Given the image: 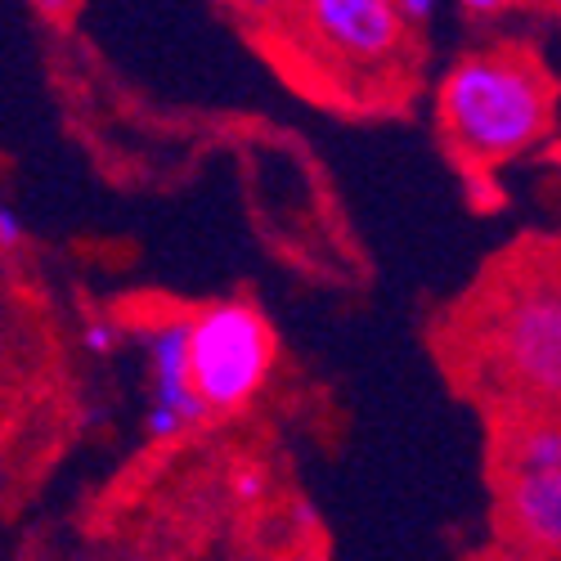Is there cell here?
<instances>
[{
    "label": "cell",
    "mask_w": 561,
    "mask_h": 561,
    "mask_svg": "<svg viewBox=\"0 0 561 561\" xmlns=\"http://www.w3.org/2000/svg\"><path fill=\"white\" fill-rule=\"evenodd\" d=\"M436 126L462 171H499L557 130V81L522 41L462 55L436 90Z\"/></svg>",
    "instance_id": "6da1fadb"
},
{
    "label": "cell",
    "mask_w": 561,
    "mask_h": 561,
    "mask_svg": "<svg viewBox=\"0 0 561 561\" xmlns=\"http://www.w3.org/2000/svg\"><path fill=\"white\" fill-rule=\"evenodd\" d=\"M485 382L512 413H561V261L539 252L512 265L477 323Z\"/></svg>",
    "instance_id": "7a4b0ae2"
},
{
    "label": "cell",
    "mask_w": 561,
    "mask_h": 561,
    "mask_svg": "<svg viewBox=\"0 0 561 561\" xmlns=\"http://www.w3.org/2000/svg\"><path fill=\"white\" fill-rule=\"evenodd\" d=\"M194 323V382L211 413H239L274 373V333L256 306L216 301Z\"/></svg>",
    "instance_id": "3957f363"
},
{
    "label": "cell",
    "mask_w": 561,
    "mask_h": 561,
    "mask_svg": "<svg viewBox=\"0 0 561 561\" xmlns=\"http://www.w3.org/2000/svg\"><path fill=\"white\" fill-rule=\"evenodd\" d=\"M139 342L149 351L153 400L145 409V436L167 445L203 427L211 409L194 382V323L190 314H162L139 323Z\"/></svg>",
    "instance_id": "277c9868"
},
{
    "label": "cell",
    "mask_w": 561,
    "mask_h": 561,
    "mask_svg": "<svg viewBox=\"0 0 561 561\" xmlns=\"http://www.w3.org/2000/svg\"><path fill=\"white\" fill-rule=\"evenodd\" d=\"M297 14L319 50L355 72H387L409 45L396 0H297Z\"/></svg>",
    "instance_id": "5b68a950"
},
{
    "label": "cell",
    "mask_w": 561,
    "mask_h": 561,
    "mask_svg": "<svg viewBox=\"0 0 561 561\" xmlns=\"http://www.w3.org/2000/svg\"><path fill=\"white\" fill-rule=\"evenodd\" d=\"M499 539L512 557H561V467H507Z\"/></svg>",
    "instance_id": "8992f818"
},
{
    "label": "cell",
    "mask_w": 561,
    "mask_h": 561,
    "mask_svg": "<svg viewBox=\"0 0 561 561\" xmlns=\"http://www.w3.org/2000/svg\"><path fill=\"white\" fill-rule=\"evenodd\" d=\"M507 467H561V413H517L503 432L499 472Z\"/></svg>",
    "instance_id": "52a82bcc"
},
{
    "label": "cell",
    "mask_w": 561,
    "mask_h": 561,
    "mask_svg": "<svg viewBox=\"0 0 561 561\" xmlns=\"http://www.w3.org/2000/svg\"><path fill=\"white\" fill-rule=\"evenodd\" d=\"M81 346L90 355H113L122 346V323L117 319H90L81 329Z\"/></svg>",
    "instance_id": "ba28073f"
},
{
    "label": "cell",
    "mask_w": 561,
    "mask_h": 561,
    "mask_svg": "<svg viewBox=\"0 0 561 561\" xmlns=\"http://www.w3.org/2000/svg\"><path fill=\"white\" fill-rule=\"evenodd\" d=\"M220 5L233 10L239 19H248V23H270V19H278V14L297 10V0H220Z\"/></svg>",
    "instance_id": "9c48e42d"
},
{
    "label": "cell",
    "mask_w": 561,
    "mask_h": 561,
    "mask_svg": "<svg viewBox=\"0 0 561 561\" xmlns=\"http://www.w3.org/2000/svg\"><path fill=\"white\" fill-rule=\"evenodd\" d=\"M233 494H239L243 503H261L265 499V472L261 467H239V472H233Z\"/></svg>",
    "instance_id": "30bf717a"
},
{
    "label": "cell",
    "mask_w": 561,
    "mask_h": 561,
    "mask_svg": "<svg viewBox=\"0 0 561 561\" xmlns=\"http://www.w3.org/2000/svg\"><path fill=\"white\" fill-rule=\"evenodd\" d=\"M27 243V229L14 207H0V252H19Z\"/></svg>",
    "instance_id": "8fae6325"
},
{
    "label": "cell",
    "mask_w": 561,
    "mask_h": 561,
    "mask_svg": "<svg viewBox=\"0 0 561 561\" xmlns=\"http://www.w3.org/2000/svg\"><path fill=\"white\" fill-rule=\"evenodd\" d=\"M396 10L404 14L409 27H427L440 14V0H396Z\"/></svg>",
    "instance_id": "7c38bea8"
},
{
    "label": "cell",
    "mask_w": 561,
    "mask_h": 561,
    "mask_svg": "<svg viewBox=\"0 0 561 561\" xmlns=\"http://www.w3.org/2000/svg\"><path fill=\"white\" fill-rule=\"evenodd\" d=\"M454 5H458L462 14H472V19H499V14H507V10H517L522 0H454Z\"/></svg>",
    "instance_id": "4fadbf2b"
},
{
    "label": "cell",
    "mask_w": 561,
    "mask_h": 561,
    "mask_svg": "<svg viewBox=\"0 0 561 561\" xmlns=\"http://www.w3.org/2000/svg\"><path fill=\"white\" fill-rule=\"evenodd\" d=\"M27 5H32L45 23H68V19L81 10V0H27Z\"/></svg>",
    "instance_id": "5bb4252c"
},
{
    "label": "cell",
    "mask_w": 561,
    "mask_h": 561,
    "mask_svg": "<svg viewBox=\"0 0 561 561\" xmlns=\"http://www.w3.org/2000/svg\"><path fill=\"white\" fill-rule=\"evenodd\" d=\"M539 10H552V14H561V0H535Z\"/></svg>",
    "instance_id": "9a60e30c"
},
{
    "label": "cell",
    "mask_w": 561,
    "mask_h": 561,
    "mask_svg": "<svg viewBox=\"0 0 561 561\" xmlns=\"http://www.w3.org/2000/svg\"><path fill=\"white\" fill-rule=\"evenodd\" d=\"M5 485H10V477H5V467H0V494H5Z\"/></svg>",
    "instance_id": "2e32d148"
}]
</instances>
